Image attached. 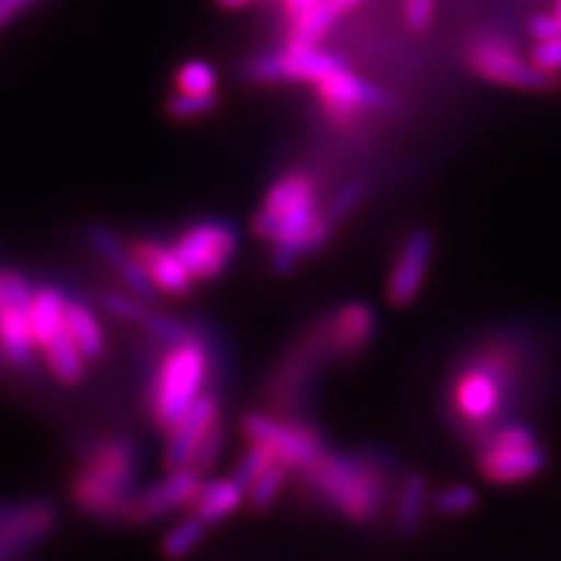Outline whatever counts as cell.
<instances>
[{
	"instance_id": "ab89813d",
	"label": "cell",
	"mask_w": 561,
	"mask_h": 561,
	"mask_svg": "<svg viewBox=\"0 0 561 561\" xmlns=\"http://www.w3.org/2000/svg\"><path fill=\"white\" fill-rule=\"evenodd\" d=\"M318 3H320L322 9H325L328 13H331V16H333L335 21H341L343 16H346V13L354 11L356 5H362L364 0H318Z\"/></svg>"
},
{
	"instance_id": "60d3db41",
	"label": "cell",
	"mask_w": 561,
	"mask_h": 561,
	"mask_svg": "<svg viewBox=\"0 0 561 561\" xmlns=\"http://www.w3.org/2000/svg\"><path fill=\"white\" fill-rule=\"evenodd\" d=\"M280 3H284L286 16H289V21H291V19L301 16V13H305L307 9H312V5L318 3V0H280Z\"/></svg>"
},
{
	"instance_id": "8992f818",
	"label": "cell",
	"mask_w": 561,
	"mask_h": 561,
	"mask_svg": "<svg viewBox=\"0 0 561 561\" xmlns=\"http://www.w3.org/2000/svg\"><path fill=\"white\" fill-rule=\"evenodd\" d=\"M510 390V367L500 356L473 362L458 375L453 401L458 416L473 430L491 426L504 409Z\"/></svg>"
},
{
	"instance_id": "30bf717a",
	"label": "cell",
	"mask_w": 561,
	"mask_h": 561,
	"mask_svg": "<svg viewBox=\"0 0 561 561\" xmlns=\"http://www.w3.org/2000/svg\"><path fill=\"white\" fill-rule=\"evenodd\" d=\"M325 115L339 125H351L362 112L390 107V96L380 87L364 81L346 62H339L325 79L314 83Z\"/></svg>"
},
{
	"instance_id": "d590c367",
	"label": "cell",
	"mask_w": 561,
	"mask_h": 561,
	"mask_svg": "<svg viewBox=\"0 0 561 561\" xmlns=\"http://www.w3.org/2000/svg\"><path fill=\"white\" fill-rule=\"evenodd\" d=\"M530 60L541 70H546V73L561 76V34L559 37L536 42L530 50Z\"/></svg>"
},
{
	"instance_id": "e0dca14e",
	"label": "cell",
	"mask_w": 561,
	"mask_h": 561,
	"mask_svg": "<svg viewBox=\"0 0 561 561\" xmlns=\"http://www.w3.org/2000/svg\"><path fill=\"white\" fill-rule=\"evenodd\" d=\"M328 331V343H331L333 356H354L362 354L369 346L375 335V312L364 301H348L343 305L333 318L322 320Z\"/></svg>"
},
{
	"instance_id": "1f68e13d",
	"label": "cell",
	"mask_w": 561,
	"mask_h": 561,
	"mask_svg": "<svg viewBox=\"0 0 561 561\" xmlns=\"http://www.w3.org/2000/svg\"><path fill=\"white\" fill-rule=\"evenodd\" d=\"M364 195H367V182H364V180H351V182H346V185L341 187L339 193L333 195V201L328 203V208L322 210V214H325L328 221L341 224L343 219H348V216L354 214L356 208H359V203L364 201Z\"/></svg>"
},
{
	"instance_id": "3957f363",
	"label": "cell",
	"mask_w": 561,
	"mask_h": 561,
	"mask_svg": "<svg viewBox=\"0 0 561 561\" xmlns=\"http://www.w3.org/2000/svg\"><path fill=\"white\" fill-rule=\"evenodd\" d=\"M210 359L203 341L195 339L170 346L153 377L151 413L159 432L170 434L185 419L191 405L203 396V385L208 380Z\"/></svg>"
},
{
	"instance_id": "7bdbcfd3",
	"label": "cell",
	"mask_w": 561,
	"mask_h": 561,
	"mask_svg": "<svg viewBox=\"0 0 561 561\" xmlns=\"http://www.w3.org/2000/svg\"><path fill=\"white\" fill-rule=\"evenodd\" d=\"M5 310V299H3V289H0V312Z\"/></svg>"
},
{
	"instance_id": "5b68a950",
	"label": "cell",
	"mask_w": 561,
	"mask_h": 561,
	"mask_svg": "<svg viewBox=\"0 0 561 561\" xmlns=\"http://www.w3.org/2000/svg\"><path fill=\"white\" fill-rule=\"evenodd\" d=\"M466 62L476 76L500 87L520 91H557L561 87V76L546 73L536 62L523 58L515 42L500 34H479L466 50Z\"/></svg>"
},
{
	"instance_id": "8d00e7d4",
	"label": "cell",
	"mask_w": 561,
	"mask_h": 561,
	"mask_svg": "<svg viewBox=\"0 0 561 561\" xmlns=\"http://www.w3.org/2000/svg\"><path fill=\"white\" fill-rule=\"evenodd\" d=\"M437 0H403V19L413 32H426L434 21Z\"/></svg>"
},
{
	"instance_id": "44dd1931",
	"label": "cell",
	"mask_w": 561,
	"mask_h": 561,
	"mask_svg": "<svg viewBox=\"0 0 561 561\" xmlns=\"http://www.w3.org/2000/svg\"><path fill=\"white\" fill-rule=\"evenodd\" d=\"M318 208L314 198V182L307 174H286L265 195L263 210L273 216H291L299 210Z\"/></svg>"
},
{
	"instance_id": "f546056e",
	"label": "cell",
	"mask_w": 561,
	"mask_h": 561,
	"mask_svg": "<svg viewBox=\"0 0 561 561\" xmlns=\"http://www.w3.org/2000/svg\"><path fill=\"white\" fill-rule=\"evenodd\" d=\"M144 331L149 333L151 339L164 343V346H178V343L195 339L193 328L187 325V322L172 318V314H167V312H157V310L151 312L149 320H146Z\"/></svg>"
},
{
	"instance_id": "6da1fadb",
	"label": "cell",
	"mask_w": 561,
	"mask_h": 561,
	"mask_svg": "<svg viewBox=\"0 0 561 561\" xmlns=\"http://www.w3.org/2000/svg\"><path fill=\"white\" fill-rule=\"evenodd\" d=\"M140 453L128 437L96 442L73 481V502L96 520H123L136 494Z\"/></svg>"
},
{
	"instance_id": "603a6c76",
	"label": "cell",
	"mask_w": 561,
	"mask_h": 561,
	"mask_svg": "<svg viewBox=\"0 0 561 561\" xmlns=\"http://www.w3.org/2000/svg\"><path fill=\"white\" fill-rule=\"evenodd\" d=\"M426 504H430V481L424 473H409L401 481L396 500V528L401 536H413L421 528Z\"/></svg>"
},
{
	"instance_id": "4dcf8cb0",
	"label": "cell",
	"mask_w": 561,
	"mask_h": 561,
	"mask_svg": "<svg viewBox=\"0 0 561 561\" xmlns=\"http://www.w3.org/2000/svg\"><path fill=\"white\" fill-rule=\"evenodd\" d=\"M273 462H276V455H273L271 447L261 445V442H252L250 450L242 455L240 462H237L234 479L240 481L244 489H250L252 483L261 479L263 471H268Z\"/></svg>"
},
{
	"instance_id": "9c48e42d",
	"label": "cell",
	"mask_w": 561,
	"mask_h": 561,
	"mask_svg": "<svg viewBox=\"0 0 561 561\" xmlns=\"http://www.w3.org/2000/svg\"><path fill=\"white\" fill-rule=\"evenodd\" d=\"M339 62V55L320 50V47L286 42V47H280V50L257 55L255 60H250L248 76L257 83H312L314 87Z\"/></svg>"
},
{
	"instance_id": "9a60e30c",
	"label": "cell",
	"mask_w": 561,
	"mask_h": 561,
	"mask_svg": "<svg viewBox=\"0 0 561 561\" xmlns=\"http://www.w3.org/2000/svg\"><path fill=\"white\" fill-rule=\"evenodd\" d=\"M89 242L91 248L100 252L104 261L117 271V276L125 280L128 291L136 294V297L151 299L153 294L159 291L157 286H153L149 273H146L144 263L136 257L133 248H125L121 237H117L110 227H100V224H96V227H89Z\"/></svg>"
},
{
	"instance_id": "cb8c5ba5",
	"label": "cell",
	"mask_w": 561,
	"mask_h": 561,
	"mask_svg": "<svg viewBox=\"0 0 561 561\" xmlns=\"http://www.w3.org/2000/svg\"><path fill=\"white\" fill-rule=\"evenodd\" d=\"M66 328L68 333L73 335V341L79 343V348L83 351V356H87L89 362L102 359L107 343H104L100 320H96V314L91 312L89 305H83L81 299H68Z\"/></svg>"
},
{
	"instance_id": "5bb4252c",
	"label": "cell",
	"mask_w": 561,
	"mask_h": 561,
	"mask_svg": "<svg viewBox=\"0 0 561 561\" xmlns=\"http://www.w3.org/2000/svg\"><path fill=\"white\" fill-rule=\"evenodd\" d=\"M219 419H221L219 398H216V392L206 390L198 401L191 405V411L185 413V419H182L180 424L167 434V437H170V445H167V453H164L167 471H182V468H191L195 455L201 450L203 439L208 437V432L214 430V424Z\"/></svg>"
},
{
	"instance_id": "7402d4cb",
	"label": "cell",
	"mask_w": 561,
	"mask_h": 561,
	"mask_svg": "<svg viewBox=\"0 0 561 561\" xmlns=\"http://www.w3.org/2000/svg\"><path fill=\"white\" fill-rule=\"evenodd\" d=\"M45 351V362L50 371L62 385H68V388H73V385H79L83 380V375H87V356H83V351L79 348V343L73 341V335L68 333V328H62L53 335L50 341L42 346Z\"/></svg>"
},
{
	"instance_id": "4fadbf2b",
	"label": "cell",
	"mask_w": 561,
	"mask_h": 561,
	"mask_svg": "<svg viewBox=\"0 0 561 561\" xmlns=\"http://www.w3.org/2000/svg\"><path fill=\"white\" fill-rule=\"evenodd\" d=\"M55 525H58V515L45 502L0 510V559L19 557V553L34 549L50 536Z\"/></svg>"
},
{
	"instance_id": "8fae6325",
	"label": "cell",
	"mask_w": 561,
	"mask_h": 561,
	"mask_svg": "<svg viewBox=\"0 0 561 561\" xmlns=\"http://www.w3.org/2000/svg\"><path fill=\"white\" fill-rule=\"evenodd\" d=\"M203 486V479L193 468H182V471H170L167 479L151 483L149 489L136 491L128 507L123 512V523L146 525L157 523L161 517L172 515L180 507L193 504L195 496Z\"/></svg>"
},
{
	"instance_id": "f1b7e54d",
	"label": "cell",
	"mask_w": 561,
	"mask_h": 561,
	"mask_svg": "<svg viewBox=\"0 0 561 561\" xmlns=\"http://www.w3.org/2000/svg\"><path fill=\"white\" fill-rule=\"evenodd\" d=\"M102 307L104 312H110L112 318L117 320H125V322H133V325H146V320L151 318L149 307L144 305V299L136 297V294H125V291H107L102 294Z\"/></svg>"
},
{
	"instance_id": "836d02e7",
	"label": "cell",
	"mask_w": 561,
	"mask_h": 561,
	"mask_svg": "<svg viewBox=\"0 0 561 561\" xmlns=\"http://www.w3.org/2000/svg\"><path fill=\"white\" fill-rule=\"evenodd\" d=\"M221 447H224V421L219 419L214 424V430L208 432V437L203 439V445H201V450H198V455H195V460H193V471H198L201 476L208 471L210 466H214L216 460H219V455H221Z\"/></svg>"
},
{
	"instance_id": "b9f144b4",
	"label": "cell",
	"mask_w": 561,
	"mask_h": 561,
	"mask_svg": "<svg viewBox=\"0 0 561 561\" xmlns=\"http://www.w3.org/2000/svg\"><path fill=\"white\" fill-rule=\"evenodd\" d=\"M216 3L227 11H237V9H248V5L257 3V0H216Z\"/></svg>"
},
{
	"instance_id": "2e32d148",
	"label": "cell",
	"mask_w": 561,
	"mask_h": 561,
	"mask_svg": "<svg viewBox=\"0 0 561 561\" xmlns=\"http://www.w3.org/2000/svg\"><path fill=\"white\" fill-rule=\"evenodd\" d=\"M133 252L144 263L146 273H149L159 291L172 294V297H187L193 291L195 278L185 268V263L180 261L174 248H167L164 242L157 240H136Z\"/></svg>"
},
{
	"instance_id": "d6a6232c",
	"label": "cell",
	"mask_w": 561,
	"mask_h": 561,
	"mask_svg": "<svg viewBox=\"0 0 561 561\" xmlns=\"http://www.w3.org/2000/svg\"><path fill=\"white\" fill-rule=\"evenodd\" d=\"M219 104V96L216 94H182V91H174L167 102V112L178 121H193V117L208 115L210 110H216Z\"/></svg>"
},
{
	"instance_id": "ffe728a7",
	"label": "cell",
	"mask_w": 561,
	"mask_h": 561,
	"mask_svg": "<svg viewBox=\"0 0 561 561\" xmlns=\"http://www.w3.org/2000/svg\"><path fill=\"white\" fill-rule=\"evenodd\" d=\"M68 297L55 286H39L30 301V322L37 346L42 348L55 333L66 328Z\"/></svg>"
},
{
	"instance_id": "4316f807",
	"label": "cell",
	"mask_w": 561,
	"mask_h": 561,
	"mask_svg": "<svg viewBox=\"0 0 561 561\" xmlns=\"http://www.w3.org/2000/svg\"><path fill=\"white\" fill-rule=\"evenodd\" d=\"M476 504H479V494L468 483H453V486H445L432 496V510L439 517L468 515L476 510Z\"/></svg>"
},
{
	"instance_id": "7c38bea8",
	"label": "cell",
	"mask_w": 561,
	"mask_h": 561,
	"mask_svg": "<svg viewBox=\"0 0 561 561\" xmlns=\"http://www.w3.org/2000/svg\"><path fill=\"white\" fill-rule=\"evenodd\" d=\"M434 255V234L430 229L419 227L405 237L401 250H398L396 263L388 276V301L392 307H405L419 297L421 286H424L426 271H430Z\"/></svg>"
},
{
	"instance_id": "7a4b0ae2",
	"label": "cell",
	"mask_w": 561,
	"mask_h": 561,
	"mask_svg": "<svg viewBox=\"0 0 561 561\" xmlns=\"http://www.w3.org/2000/svg\"><path fill=\"white\" fill-rule=\"evenodd\" d=\"M305 476L322 500L354 523H369L377 515L388 483L380 460L354 453H325Z\"/></svg>"
},
{
	"instance_id": "484cf974",
	"label": "cell",
	"mask_w": 561,
	"mask_h": 561,
	"mask_svg": "<svg viewBox=\"0 0 561 561\" xmlns=\"http://www.w3.org/2000/svg\"><path fill=\"white\" fill-rule=\"evenodd\" d=\"M216 70L208 60H187L174 73V89L182 94H216Z\"/></svg>"
},
{
	"instance_id": "ba28073f",
	"label": "cell",
	"mask_w": 561,
	"mask_h": 561,
	"mask_svg": "<svg viewBox=\"0 0 561 561\" xmlns=\"http://www.w3.org/2000/svg\"><path fill=\"white\" fill-rule=\"evenodd\" d=\"M242 432L250 442L268 445L278 462H284L289 471L312 468V462L325 455L322 434L310 424H291V421H276L263 413H248L242 419Z\"/></svg>"
},
{
	"instance_id": "277c9868",
	"label": "cell",
	"mask_w": 561,
	"mask_h": 561,
	"mask_svg": "<svg viewBox=\"0 0 561 561\" xmlns=\"http://www.w3.org/2000/svg\"><path fill=\"white\" fill-rule=\"evenodd\" d=\"M549 466V453L523 421H504L486 439L481 442L479 471L486 481L512 486L536 479Z\"/></svg>"
},
{
	"instance_id": "ac0fdd59",
	"label": "cell",
	"mask_w": 561,
	"mask_h": 561,
	"mask_svg": "<svg viewBox=\"0 0 561 561\" xmlns=\"http://www.w3.org/2000/svg\"><path fill=\"white\" fill-rule=\"evenodd\" d=\"M30 307H5L0 312V354L16 369H32L37 362Z\"/></svg>"
},
{
	"instance_id": "d4e9b609",
	"label": "cell",
	"mask_w": 561,
	"mask_h": 561,
	"mask_svg": "<svg viewBox=\"0 0 561 561\" xmlns=\"http://www.w3.org/2000/svg\"><path fill=\"white\" fill-rule=\"evenodd\" d=\"M208 523H203L201 517H195L193 512L187 517H182L180 523H174L170 530L161 538V553H164L170 561L185 559L187 553L198 549L203 538H206Z\"/></svg>"
},
{
	"instance_id": "52a82bcc",
	"label": "cell",
	"mask_w": 561,
	"mask_h": 561,
	"mask_svg": "<svg viewBox=\"0 0 561 561\" xmlns=\"http://www.w3.org/2000/svg\"><path fill=\"white\" fill-rule=\"evenodd\" d=\"M172 248L195 280H214L234 261L240 250V234L227 221L208 219L187 227Z\"/></svg>"
},
{
	"instance_id": "ee69618b",
	"label": "cell",
	"mask_w": 561,
	"mask_h": 561,
	"mask_svg": "<svg viewBox=\"0 0 561 561\" xmlns=\"http://www.w3.org/2000/svg\"><path fill=\"white\" fill-rule=\"evenodd\" d=\"M553 13H557L559 21H561V0H559V3H557V11H553Z\"/></svg>"
},
{
	"instance_id": "e575fe53",
	"label": "cell",
	"mask_w": 561,
	"mask_h": 561,
	"mask_svg": "<svg viewBox=\"0 0 561 561\" xmlns=\"http://www.w3.org/2000/svg\"><path fill=\"white\" fill-rule=\"evenodd\" d=\"M0 289H3L5 307H30L34 297L32 286L26 284V278H21L19 273L3 271L0 273Z\"/></svg>"
},
{
	"instance_id": "d6986e66",
	"label": "cell",
	"mask_w": 561,
	"mask_h": 561,
	"mask_svg": "<svg viewBox=\"0 0 561 561\" xmlns=\"http://www.w3.org/2000/svg\"><path fill=\"white\" fill-rule=\"evenodd\" d=\"M244 491L248 489H244L234 476H231V479H216L208 483L203 481L198 496H195L191 504V512L208 525L221 523L224 517L231 515V512L240 510V504L244 502Z\"/></svg>"
},
{
	"instance_id": "83f0119b",
	"label": "cell",
	"mask_w": 561,
	"mask_h": 561,
	"mask_svg": "<svg viewBox=\"0 0 561 561\" xmlns=\"http://www.w3.org/2000/svg\"><path fill=\"white\" fill-rule=\"evenodd\" d=\"M286 471L289 468L284 466V462H273L268 471L261 473V479H257L252 486L248 489V496H250V507L255 512H268L273 504H276L280 489H284L286 483Z\"/></svg>"
},
{
	"instance_id": "74e56055",
	"label": "cell",
	"mask_w": 561,
	"mask_h": 561,
	"mask_svg": "<svg viewBox=\"0 0 561 561\" xmlns=\"http://www.w3.org/2000/svg\"><path fill=\"white\" fill-rule=\"evenodd\" d=\"M528 32L533 34V39H536V42L559 37L561 21H559L557 13H541V16H533L528 21Z\"/></svg>"
},
{
	"instance_id": "f35d334b",
	"label": "cell",
	"mask_w": 561,
	"mask_h": 561,
	"mask_svg": "<svg viewBox=\"0 0 561 561\" xmlns=\"http://www.w3.org/2000/svg\"><path fill=\"white\" fill-rule=\"evenodd\" d=\"M32 3H37V0H0V30H3L9 21L16 19L21 11L30 9Z\"/></svg>"
}]
</instances>
